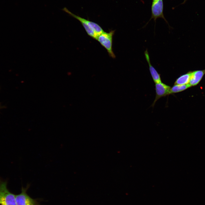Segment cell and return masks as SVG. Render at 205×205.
Wrapping results in <instances>:
<instances>
[{
  "mask_svg": "<svg viewBox=\"0 0 205 205\" xmlns=\"http://www.w3.org/2000/svg\"><path fill=\"white\" fill-rule=\"evenodd\" d=\"M62 10L78 20L83 25L88 35L97 40L98 36L91 28V21L74 14L66 7L63 8Z\"/></svg>",
  "mask_w": 205,
  "mask_h": 205,
  "instance_id": "cell-4",
  "label": "cell"
},
{
  "mask_svg": "<svg viewBox=\"0 0 205 205\" xmlns=\"http://www.w3.org/2000/svg\"><path fill=\"white\" fill-rule=\"evenodd\" d=\"M16 205H37L36 201L26 193V189L22 188V192L15 195Z\"/></svg>",
  "mask_w": 205,
  "mask_h": 205,
  "instance_id": "cell-5",
  "label": "cell"
},
{
  "mask_svg": "<svg viewBox=\"0 0 205 205\" xmlns=\"http://www.w3.org/2000/svg\"><path fill=\"white\" fill-rule=\"evenodd\" d=\"M192 71H189L187 73L180 76L176 80L174 85H185L188 84L190 79Z\"/></svg>",
  "mask_w": 205,
  "mask_h": 205,
  "instance_id": "cell-9",
  "label": "cell"
},
{
  "mask_svg": "<svg viewBox=\"0 0 205 205\" xmlns=\"http://www.w3.org/2000/svg\"><path fill=\"white\" fill-rule=\"evenodd\" d=\"M186 0H185V1H184V2L183 3H184V2H185V1H186Z\"/></svg>",
  "mask_w": 205,
  "mask_h": 205,
  "instance_id": "cell-12",
  "label": "cell"
},
{
  "mask_svg": "<svg viewBox=\"0 0 205 205\" xmlns=\"http://www.w3.org/2000/svg\"><path fill=\"white\" fill-rule=\"evenodd\" d=\"M115 30H111L108 32H103L98 37L97 40L107 50L109 56L113 58L116 57L112 50L113 37Z\"/></svg>",
  "mask_w": 205,
  "mask_h": 205,
  "instance_id": "cell-1",
  "label": "cell"
},
{
  "mask_svg": "<svg viewBox=\"0 0 205 205\" xmlns=\"http://www.w3.org/2000/svg\"><path fill=\"white\" fill-rule=\"evenodd\" d=\"M158 0H152V2L155 1H157Z\"/></svg>",
  "mask_w": 205,
  "mask_h": 205,
  "instance_id": "cell-11",
  "label": "cell"
},
{
  "mask_svg": "<svg viewBox=\"0 0 205 205\" xmlns=\"http://www.w3.org/2000/svg\"><path fill=\"white\" fill-rule=\"evenodd\" d=\"M205 74V69L192 71L189 84L191 87L198 85Z\"/></svg>",
  "mask_w": 205,
  "mask_h": 205,
  "instance_id": "cell-8",
  "label": "cell"
},
{
  "mask_svg": "<svg viewBox=\"0 0 205 205\" xmlns=\"http://www.w3.org/2000/svg\"><path fill=\"white\" fill-rule=\"evenodd\" d=\"M163 8L164 5L163 0H158L152 2L151 7V17L145 26L151 19H153L155 23L157 19L161 18L163 19L170 27L168 22L164 17L163 13Z\"/></svg>",
  "mask_w": 205,
  "mask_h": 205,
  "instance_id": "cell-3",
  "label": "cell"
},
{
  "mask_svg": "<svg viewBox=\"0 0 205 205\" xmlns=\"http://www.w3.org/2000/svg\"><path fill=\"white\" fill-rule=\"evenodd\" d=\"M0 204L16 205L15 195L8 190L6 182H0Z\"/></svg>",
  "mask_w": 205,
  "mask_h": 205,
  "instance_id": "cell-2",
  "label": "cell"
},
{
  "mask_svg": "<svg viewBox=\"0 0 205 205\" xmlns=\"http://www.w3.org/2000/svg\"><path fill=\"white\" fill-rule=\"evenodd\" d=\"M156 96L152 105L153 106L156 101L161 98L170 94V86L162 82L155 83Z\"/></svg>",
  "mask_w": 205,
  "mask_h": 205,
  "instance_id": "cell-6",
  "label": "cell"
},
{
  "mask_svg": "<svg viewBox=\"0 0 205 205\" xmlns=\"http://www.w3.org/2000/svg\"><path fill=\"white\" fill-rule=\"evenodd\" d=\"M145 56L147 62L149 70L153 79L155 83L162 82L160 75L157 72L155 68L152 65L150 61L149 56L147 49L144 52Z\"/></svg>",
  "mask_w": 205,
  "mask_h": 205,
  "instance_id": "cell-7",
  "label": "cell"
},
{
  "mask_svg": "<svg viewBox=\"0 0 205 205\" xmlns=\"http://www.w3.org/2000/svg\"><path fill=\"white\" fill-rule=\"evenodd\" d=\"M191 87L189 83L185 85H174L171 87L170 94L182 92Z\"/></svg>",
  "mask_w": 205,
  "mask_h": 205,
  "instance_id": "cell-10",
  "label": "cell"
}]
</instances>
